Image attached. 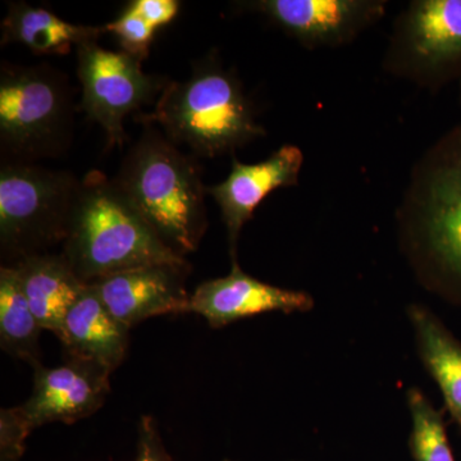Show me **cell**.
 <instances>
[{"instance_id": "5b68a950", "label": "cell", "mask_w": 461, "mask_h": 461, "mask_svg": "<svg viewBox=\"0 0 461 461\" xmlns=\"http://www.w3.org/2000/svg\"><path fill=\"white\" fill-rule=\"evenodd\" d=\"M74 139L68 77L50 65L0 68V149L3 163L35 165L63 156Z\"/></svg>"}, {"instance_id": "44dd1931", "label": "cell", "mask_w": 461, "mask_h": 461, "mask_svg": "<svg viewBox=\"0 0 461 461\" xmlns=\"http://www.w3.org/2000/svg\"><path fill=\"white\" fill-rule=\"evenodd\" d=\"M21 406L0 411V461H21L32 432Z\"/></svg>"}, {"instance_id": "8fae6325", "label": "cell", "mask_w": 461, "mask_h": 461, "mask_svg": "<svg viewBox=\"0 0 461 461\" xmlns=\"http://www.w3.org/2000/svg\"><path fill=\"white\" fill-rule=\"evenodd\" d=\"M109 375L95 364L74 357L54 368L36 366L32 396L21 409L32 429L85 420L107 400Z\"/></svg>"}, {"instance_id": "277c9868", "label": "cell", "mask_w": 461, "mask_h": 461, "mask_svg": "<svg viewBox=\"0 0 461 461\" xmlns=\"http://www.w3.org/2000/svg\"><path fill=\"white\" fill-rule=\"evenodd\" d=\"M113 181L169 248L198 249L208 227L202 168L159 129L144 124Z\"/></svg>"}, {"instance_id": "cb8c5ba5", "label": "cell", "mask_w": 461, "mask_h": 461, "mask_svg": "<svg viewBox=\"0 0 461 461\" xmlns=\"http://www.w3.org/2000/svg\"><path fill=\"white\" fill-rule=\"evenodd\" d=\"M459 84H460L459 102H460V105H461V78H460Z\"/></svg>"}, {"instance_id": "52a82bcc", "label": "cell", "mask_w": 461, "mask_h": 461, "mask_svg": "<svg viewBox=\"0 0 461 461\" xmlns=\"http://www.w3.org/2000/svg\"><path fill=\"white\" fill-rule=\"evenodd\" d=\"M384 69L429 90L461 78V0H414L397 18Z\"/></svg>"}, {"instance_id": "2e32d148", "label": "cell", "mask_w": 461, "mask_h": 461, "mask_svg": "<svg viewBox=\"0 0 461 461\" xmlns=\"http://www.w3.org/2000/svg\"><path fill=\"white\" fill-rule=\"evenodd\" d=\"M418 355L441 390L446 408L461 429V342L430 309L408 308Z\"/></svg>"}, {"instance_id": "6da1fadb", "label": "cell", "mask_w": 461, "mask_h": 461, "mask_svg": "<svg viewBox=\"0 0 461 461\" xmlns=\"http://www.w3.org/2000/svg\"><path fill=\"white\" fill-rule=\"evenodd\" d=\"M396 227L399 247L420 285L461 309V123L412 167Z\"/></svg>"}, {"instance_id": "5bb4252c", "label": "cell", "mask_w": 461, "mask_h": 461, "mask_svg": "<svg viewBox=\"0 0 461 461\" xmlns=\"http://www.w3.org/2000/svg\"><path fill=\"white\" fill-rule=\"evenodd\" d=\"M129 330L109 313L87 285L67 312L57 338L66 348L67 357L95 364L112 373L126 357Z\"/></svg>"}, {"instance_id": "3957f363", "label": "cell", "mask_w": 461, "mask_h": 461, "mask_svg": "<svg viewBox=\"0 0 461 461\" xmlns=\"http://www.w3.org/2000/svg\"><path fill=\"white\" fill-rule=\"evenodd\" d=\"M62 256L87 285L140 267L189 266L151 229L113 178L99 171L81 180Z\"/></svg>"}, {"instance_id": "ba28073f", "label": "cell", "mask_w": 461, "mask_h": 461, "mask_svg": "<svg viewBox=\"0 0 461 461\" xmlns=\"http://www.w3.org/2000/svg\"><path fill=\"white\" fill-rule=\"evenodd\" d=\"M142 60L100 47L98 41L77 47V75L83 86V108L104 130L107 150L126 140L127 115L159 98L168 84L142 71Z\"/></svg>"}, {"instance_id": "8992f818", "label": "cell", "mask_w": 461, "mask_h": 461, "mask_svg": "<svg viewBox=\"0 0 461 461\" xmlns=\"http://www.w3.org/2000/svg\"><path fill=\"white\" fill-rule=\"evenodd\" d=\"M80 185L68 171L2 162L0 247L5 266L50 253L66 241Z\"/></svg>"}, {"instance_id": "ac0fdd59", "label": "cell", "mask_w": 461, "mask_h": 461, "mask_svg": "<svg viewBox=\"0 0 461 461\" xmlns=\"http://www.w3.org/2000/svg\"><path fill=\"white\" fill-rule=\"evenodd\" d=\"M42 329L27 302L14 266L0 269V346L11 357L41 366L39 339Z\"/></svg>"}, {"instance_id": "ffe728a7", "label": "cell", "mask_w": 461, "mask_h": 461, "mask_svg": "<svg viewBox=\"0 0 461 461\" xmlns=\"http://www.w3.org/2000/svg\"><path fill=\"white\" fill-rule=\"evenodd\" d=\"M104 29L105 32L115 35L124 53L131 54L141 60L150 53L151 42L157 32V29L130 5L117 20L104 25Z\"/></svg>"}, {"instance_id": "603a6c76", "label": "cell", "mask_w": 461, "mask_h": 461, "mask_svg": "<svg viewBox=\"0 0 461 461\" xmlns=\"http://www.w3.org/2000/svg\"><path fill=\"white\" fill-rule=\"evenodd\" d=\"M129 5L157 30L169 25L181 8L177 0H133Z\"/></svg>"}, {"instance_id": "d4e9b609", "label": "cell", "mask_w": 461, "mask_h": 461, "mask_svg": "<svg viewBox=\"0 0 461 461\" xmlns=\"http://www.w3.org/2000/svg\"><path fill=\"white\" fill-rule=\"evenodd\" d=\"M224 461H230V460H224Z\"/></svg>"}, {"instance_id": "9a60e30c", "label": "cell", "mask_w": 461, "mask_h": 461, "mask_svg": "<svg viewBox=\"0 0 461 461\" xmlns=\"http://www.w3.org/2000/svg\"><path fill=\"white\" fill-rule=\"evenodd\" d=\"M14 267L41 329L57 336L67 312L84 293L87 284L75 275L62 253L26 258Z\"/></svg>"}, {"instance_id": "e0dca14e", "label": "cell", "mask_w": 461, "mask_h": 461, "mask_svg": "<svg viewBox=\"0 0 461 461\" xmlns=\"http://www.w3.org/2000/svg\"><path fill=\"white\" fill-rule=\"evenodd\" d=\"M104 32V26L74 25L48 9L14 2L2 23V47L18 42L35 54L65 56L74 45L96 42Z\"/></svg>"}, {"instance_id": "7402d4cb", "label": "cell", "mask_w": 461, "mask_h": 461, "mask_svg": "<svg viewBox=\"0 0 461 461\" xmlns=\"http://www.w3.org/2000/svg\"><path fill=\"white\" fill-rule=\"evenodd\" d=\"M135 461H172L151 415H142L139 420Z\"/></svg>"}, {"instance_id": "7a4b0ae2", "label": "cell", "mask_w": 461, "mask_h": 461, "mask_svg": "<svg viewBox=\"0 0 461 461\" xmlns=\"http://www.w3.org/2000/svg\"><path fill=\"white\" fill-rule=\"evenodd\" d=\"M139 121L202 158L233 154L267 135L239 76L213 54L194 65L186 80L168 81L153 112Z\"/></svg>"}, {"instance_id": "30bf717a", "label": "cell", "mask_w": 461, "mask_h": 461, "mask_svg": "<svg viewBox=\"0 0 461 461\" xmlns=\"http://www.w3.org/2000/svg\"><path fill=\"white\" fill-rule=\"evenodd\" d=\"M306 291L288 290L257 280L232 260L229 275L200 284L190 294L186 313L200 315L212 329H222L245 318L282 312L306 313L314 308Z\"/></svg>"}, {"instance_id": "9c48e42d", "label": "cell", "mask_w": 461, "mask_h": 461, "mask_svg": "<svg viewBox=\"0 0 461 461\" xmlns=\"http://www.w3.org/2000/svg\"><path fill=\"white\" fill-rule=\"evenodd\" d=\"M241 5L308 50L348 44L387 11L384 0H256Z\"/></svg>"}, {"instance_id": "d6986e66", "label": "cell", "mask_w": 461, "mask_h": 461, "mask_svg": "<svg viewBox=\"0 0 461 461\" xmlns=\"http://www.w3.org/2000/svg\"><path fill=\"white\" fill-rule=\"evenodd\" d=\"M411 417V451L414 461H455L444 418L420 388L406 393Z\"/></svg>"}, {"instance_id": "7c38bea8", "label": "cell", "mask_w": 461, "mask_h": 461, "mask_svg": "<svg viewBox=\"0 0 461 461\" xmlns=\"http://www.w3.org/2000/svg\"><path fill=\"white\" fill-rule=\"evenodd\" d=\"M190 266L140 267L89 284L115 320L127 329L149 318L185 314L190 294L185 278Z\"/></svg>"}, {"instance_id": "4fadbf2b", "label": "cell", "mask_w": 461, "mask_h": 461, "mask_svg": "<svg viewBox=\"0 0 461 461\" xmlns=\"http://www.w3.org/2000/svg\"><path fill=\"white\" fill-rule=\"evenodd\" d=\"M304 165V154L296 145H284L256 165H245L236 158L229 177L215 186L206 187L221 209L226 226L230 257L236 259L240 233L253 218L258 205L281 187L296 186Z\"/></svg>"}]
</instances>
